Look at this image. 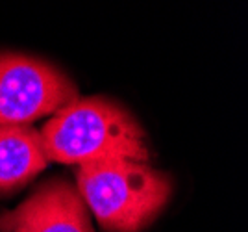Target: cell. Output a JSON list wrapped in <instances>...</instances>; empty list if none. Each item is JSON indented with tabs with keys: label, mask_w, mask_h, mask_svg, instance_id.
Here are the masks:
<instances>
[{
	"label": "cell",
	"mask_w": 248,
	"mask_h": 232,
	"mask_svg": "<svg viewBox=\"0 0 248 232\" xmlns=\"http://www.w3.org/2000/svg\"><path fill=\"white\" fill-rule=\"evenodd\" d=\"M78 193L106 231L137 232L163 208L170 182L139 162H93L78 169Z\"/></svg>",
	"instance_id": "obj_2"
},
{
	"label": "cell",
	"mask_w": 248,
	"mask_h": 232,
	"mask_svg": "<svg viewBox=\"0 0 248 232\" xmlns=\"http://www.w3.org/2000/svg\"><path fill=\"white\" fill-rule=\"evenodd\" d=\"M0 232H93L80 193L50 180L19 208L0 215Z\"/></svg>",
	"instance_id": "obj_4"
},
{
	"label": "cell",
	"mask_w": 248,
	"mask_h": 232,
	"mask_svg": "<svg viewBox=\"0 0 248 232\" xmlns=\"http://www.w3.org/2000/svg\"><path fill=\"white\" fill-rule=\"evenodd\" d=\"M46 166L41 134L31 127H0V191L13 190Z\"/></svg>",
	"instance_id": "obj_5"
},
{
	"label": "cell",
	"mask_w": 248,
	"mask_h": 232,
	"mask_svg": "<svg viewBox=\"0 0 248 232\" xmlns=\"http://www.w3.org/2000/svg\"><path fill=\"white\" fill-rule=\"evenodd\" d=\"M74 100L76 87L52 65L0 54V127H28Z\"/></svg>",
	"instance_id": "obj_3"
},
{
	"label": "cell",
	"mask_w": 248,
	"mask_h": 232,
	"mask_svg": "<svg viewBox=\"0 0 248 232\" xmlns=\"http://www.w3.org/2000/svg\"><path fill=\"white\" fill-rule=\"evenodd\" d=\"M46 160L93 164L148 160L145 134L123 108L104 99H83L56 112L41 130Z\"/></svg>",
	"instance_id": "obj_1"
}]
</instances>
